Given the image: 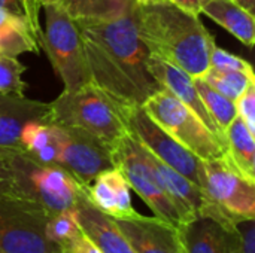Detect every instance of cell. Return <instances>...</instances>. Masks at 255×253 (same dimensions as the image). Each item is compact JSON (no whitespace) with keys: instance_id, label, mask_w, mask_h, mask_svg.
Listing matches in <instances>:
<instances>
[{"instance_id":"cell-1","label":"cell","mask_w":255,"mask_h":253,"mask_svg":"<svg viewBox=\"0 0 255 253\" xmlns=\"http://www.w3.org/2000/svg\"><path fill=\"white\" fill-rule=\"evenodd\" d=\"M91 82L124 106H142L161 89L146 67L133 12L106 21H75Z\"/></svg>"},{"instance_id":"cell-2","label":"cell","mask_w":255,"mask_h":253,"mask_svg":"<svg viewBox=\"0 0 255 253\" xmlns=\"http://www.w3.org/2000/svg\"><path fill=\"white\" fill-rule=\"evenodd\" d=\"M133 16L139 39L149 55L184 70L191 78H202L209 69L215 39L199 15L170 1L136 4Z\"/></svg>"},{"instance_id":"cell-3","label":"cell","mask_w":255,"mask_h":253,"mask_svg":"<svg viewBox=\"0 0 255 253\" xmlns=\"http://www.w3.org/2000/svg\"><path fill=\"white\" fill-rule=\"evenodd\" d=\"M123 109L124 104L90 82L64 89L51 101L46 124L87 133L112 149L128 133Z\"/></svg>"},{"instance_id":"cell-4","label":"cell","mask_w":255,"mask_h":253,"mask_svg":"<svg viewBox=\"0 0 255 253\" xmlns=\"http://www.w3.org/2000/svg\"><path fill=\"white\" fill-rule=\"evenodd\" d=\"M7 154L18 194L39 203L49 215L75 209L85 195V186L63 167L42 163L24 149H7Z\"/></svg>"},{"instance_id":"cell-5","label":"cell","mask_w":255,"mask_h":253,"mask_svg":"<svg viewBox=\"0 0 255 253\" xmlns=\"http://www.w3.org/2000/svg\"><path fill=\"white\" fill-rule=\"evenodd\" d=\"M205 197L202 213L232 230L245 221H255V183L242 177L224 158L203 161Z\"/></svg>"},{"instance_id":"cell-6","label":"cell","mask_w":255,"mask_h":253,"mask_svg":"<svg viewBox=\"0 0 255 253\" xmlns=\"http://www.w3.org/2000/svg\"><path fill=\"white\" fill-rule=\"evenodd\" d=\"M42 7L45 10V28H42L40 46L61 79L64 89H75L90 84V70L75 19L58 1Z\"/></svg>"},{"instance_id":"cell-7","label":"cell","mask_w":255,"mask_h":253,"mask_svg":"<svg viewBox=\"0 0 255 253\" xmlns=\"http://www.w3.org/2000/svg\"><path fill=\"white\" fill-rule=\"evenodd\" d=\"M142 107L157 125L202 161L224 158L226 145L167 89L161 88L152 94Z\"/></svg>"},{"instance_id":"cell-8","label":"cell","mask_w":255,"mask_h":253,"mask_svg":"<svg viewBox=\"0 0 255 253\" xmlns=\"http://www.w3.org/2000/svg\"><path fill=\"white\" fill-rule=\"evenodd\" d=\"M49 213L19 195L0 197V251L4 253H61L48 239Z\"/></svg>"},{"instance_id":"cell-9","label":"cell","mask_w":255,"mask_h":253,"mask_svg":"<svg viewBox=\"0 0 255 253\" xmlns=\"http://www.w3.org/2000/svg\"><path fill=\"white\" fill-rule=\"evenodd\" d=\"M114 167L126 177L130 189H133L151 209L152 216L160 218L175 227L181 225V218L175 206L167 198L152 166L146 149L127 133L111 149Z\"/></svg>"},{"instance_id":"cell-10","label":"cell","mask_w":255,"mask_h":253,"mask_svg":"<svg viewBox=\"0 0 255 253\" xmlns=\"http://www.w3.org/2000/svg\"><path fill=\"white\" fill-rule=\"evenodd\" d=\"M124 119L128 133L155 158L176 170L202 189L203 161L179 145L160 125H157L142 106H124Z\"/></svg>"},{"instance_id":"cell-11","label":"cell","mask_w":255,"mask_h":253,"mask_svg":"<svg viewBox=\"0 0 255 253\" xmlns=\"http://www.w3.org/2000/svg\"><path fill=\"white\" fill-rule=\"evenodd\" d=\"M57 140V164L85 188L102 171L112 169L111 148L99 139L73 130L51 125Z\"/></svg>"},{"instance_id":"cell-12","label":"cell","mask_w":255,"mask_h":253,"mask_svg":"<svg viewBox=\"0 0 255 253\" xmlns=\"http://www.w3.org/2000/svg\"><path fill=\"white\" fill-rule=\"evenodd\" d=\"M115 224L136 253H184L178 227L160 218L139 215Z\"/></svg>"},{"instance_id":"cell-13","label":"cell","mask_w":255,"mask_h":253,"mask_svg":"<svg viewBox=\"0 0 255 253\" xmlns=\"http://www.w3.org/2000/svg\"><path fill=\"white\" fill-rule=\"evenodd\" d=\"M87 200L103 215L114 221H126L139 216L131 204L130 186L117 169H108L99 173L85 188Z\"/></svg>"},{"instance_id":"cell-14","label":"cell","mask_w":255,"mask_h":253,"mask_svg":"<svg viewBox=\"0 0 255 253\" xmlns=\"http://www.w3.org/2000/svg\"><path fill=\"white\" fill-rule=\"evenodd\" d=\"M146 67H148L149 73L154 76V79L161 85V88L167 89L181 103H184L188 109H191L205 122V125L226 145L224 136L221 134V131L212 121L211 115L208 113V110L202 101V97L194 85V78H191L184 70H181L169 63H164L152 55H148Z\"/></svg>"},{"instance_id":"cell-15","label":"cell","mask_w":255,"mask_h":253,"mask_svg":"<svg viewBox=\"0 0 255 253\" xmlns=\"http://www.w3.org/2000/svg\"><path fill=\"white\" fill-rule=\"evenodd\" d=\"M49 103L0 94V148L22 149L21 131L30 122L46 124Z\"/></svg>"},{"instance_id":"cell-16","label":"cell","mask_w":255,"mask_h":253,"mask_svg":"<svg viewBox=\"0 0 255 253\" xmlns=\"http://www.w3.org/2000/svg\"><path fill=\"white\" fill-rule=\"evenodd\" d=\"M148 158L151 161V166H152L167 198L175 206V209L181 218V224L199 216L202 213L203 203H205L202 189L196 183H193L190 179H187L176 170L170 169L169 166L161 163L158 158H155L149 152H148Z\"/></svg>"},{"instance_id":"cell-17","label":"cell","mask_w":255,"mask_h":253,"mask_svg":"<svg viewBox=\"0 0 255 253\" xmlns=\"http://www.w3.org/2000/svg\"><path fill=\"white\" fill-rule=\"evenodd\" d=\"M78 222L85 236L103 253H136L127 239L123 236L115 221L99 212L88 200L87 194L78 201L76 207Z\"/></svg>"},{"instance_id":"cell-18","label":"cell","mask_w":255,"mask_h":253,"mask_svg":"<svg viewBox=\"0 0 255 253\" xmlns=\"http://www.w3.org/2000/svg\"><path fill=\"white\" fill-rule=\"evenodd\" d=\"M178 234L184 253H230V231L208 216L181 224Z\"/></svg>"},{"instance_id":"cell-19","label":"cell","mask_w":255,"mask_h":253,"mask_svg":"<svg viewBox=\"0 0 255 253\" xmlns=\"http://www.w3.org/2000/svg\"><path fill=\"white\" fill-rule=\"evenodd\" d=\"M202 13L226 28L245 46L253 48L255 42L254 13L233 0H211Z\"/></svg>"},{"instance_id":"cell-20","label":"cell","mask_w":255,"mask_h":253,"mask_svg":"<svg viewBox=\"0 0 255 253\" xmlns=\"http://www.w3.org/2000/svg\"><path fill=\"white\" fill-rule=\"evenodd\" d=\"M227 164L242 177L255 183V139L244 121L236 116L224 133Z\"/></svg>"},{"instance_id":"cell-21","label":"cell","mask_w":255,"mask_h":253,"mask_svg":"<svg viewBox=\"0 0 255 253\" xmlns=\"http://www.w3.org/2000/svg\"><path fill=\"white\" fill-rule=\"evenodd\" d=\"M40 45L28 24L22 18L0 9V55L37 54Z\"/></svg>"},{"instance_id":"cell-22","label":"cell","mask_w":255,"mask_h":253,"mask_svg":"<svg viewBox=\"0 0 255 253\" xmlns=\"http://www.w3.org/2000/svg\"><path fill=\"white\" fill-rule=\"evenodd\" d=\"M75 21H106L133 12L134 0H58Z\"/></svg>"},{"instance_id":"cell-23","label":"cell","mask_w":255,"mask_h":253,"mask_svg":"<svg viewBox=\"0 0 255 253\" xmlns=\"http://www.w3.org/2000/svg\"><path fill=\"white\" fill-rule=\"evenodd\" d=\"M194 85L202 97V101H203L208 113L211 115L212 121L215 122L218 130L224 136L226 130L230 127V124L238 116L236 103L233 100L224 97L218 91H215L203 78H194Z\"/></svg>"},{"instance_id":"cell-24","label":"cell","mask_w":255,"mask_h":253,"mask_svg":"<svg viewBox=\"0 0 255 253\" xmlns=\"http://www.w3.org/2000/svg\"><path fill=\"white\" fill-rule=\"evenodd\" d=\"M215 91L224 97L236 101L238 97L251 85L255 84V75H248L238 70H223L209 67L202 76Z\"/></svg>"},{"instance_id":"cell-25","label":"cell","mask_w":255,"mask_h":253,"mask_svg":"<svg viewBox=\"0 0 255 253\" xmlns=\"http://www.w3.org/2000/svg\"><path fill=\"white\" fill-rule=\"evenodd\" d=\"M81 233H82V230L78 222L75 209L54 213L48 219L46 236L60 251L63 249V246H66L70 240H73Z\"/></svg>"},{"instance_id":"cell-26","label":"cell","mask_w":255,"mask_h":253,"mask_svg":"<svg viewBox=\"0 0 255 253\" xmlns=\"http://www.w3.org/2000/svg\"><path fill=\"white\" fill-rule=\"evenodd\" d=\"M25 70L18 57L0 55V94L24 97L27 84L22 81V73Z\"/></svg>"},{"instance_id":"cell-27","label":"cell","mask_w":255,"mask_h":253,"mask_svg":"<svg viewBox=\"0 0 255 253\" xmlns=\"http://www.w3.org/2000/svg\"><path fill=\"white\" fill-rule=\"evenodd\" d=\"M0 9L22 18L28 24V27L31 28L33 34L36 36V39L40 45L42 27H40V21H39L40 6H39L37 0H0Z\"/></svg>"},{"instance_id":"cell-28","label":"cell","mask_w":255,"mask_h":253,"mask_svg":"<svg viewBox=\"0 0 255 253\" xmlns=\"http://www.w3.org/2000/svg\"><path fill=\"white\" fill-rule=\"evenodd\" d=\"M230 231V253H255L254 221H245Z\"/></svg>"},{"instance_id":"cell-29","label":"cell","mask_w":255,"mask_h":253,"mask_svg":"<svg viewBox=\"0 0 255 253\" xmlns=\"http://www.w3.org/2000/svg\"><path fill=\"white\" fill-rule=\"evenodd\" d=\"M209 67L223 69V70H238V72H244V73H248V75H254L253 66L247 60H244V58H241V57H238L235 54H230L226 49L218 48L217 45L212 48L211 66Z\"/></svg>"},{"instance_id":"cell-30","label":"cell","mask_w":255,"mask_h":253,"mask_svg":"<svg viewBox=\"0 0 255 253\" xmlns=\"http://www.w3.org/2000/svg\"><path fill=\"white\" fill-rule=\"evenodd\" d=\"M238 116L244 121L248 130L255 134V84H251L235 101Z\"/></svg>"},{"instance_id":"cell-31","label":"cell","mask_w":255,"mask_h":253,"mask_svg":"<svg viewBox=\"0 0 255 253\" xmlns=\"http://www.w3.org/2000/svg\"><path fill=\"white\" fill-rule=\"evenodd\" d=\"M3 195H19V194L13 180L7 149L0 148V197Z\"/></svg>"},{"instance_id":"cell-32","label":"cell","mask_w":255,"mask_h":253,"mask_svg":"<svg viewBox=\"0 0 255 253\" xmlns=\"http://www.w3.org/2000/svg\"><path fill=\"white\" fill-rule=\"evenodd\" d=\"M61 253H103L96 245L94 242L84 234H78L73 240H70L66 246H63Z\"/></svg>"},{"instance_id":"cell-33","label":"cell","mask_w":255,"mask_h":253,"mask_svg":"<svg viewBox=\"0 0 255 253\" xmlns=\"http://www.w3.org/2000/svg\"><path fill=\"white\" fill-rule=\"evenodd\" d=\"M211 0H172L173 4H176L178 7L190 12V13H194V15H200L202 13V9L209 3Z\"/></svg>"},{"instance_id":"cell-34","label":"cell","mask_w":255,"mask_h":253,"mask_svg":"<svg viewBox=\"0 0 255 253\" xmlns=\"http://www.w3.org/2000/svg\"><path fill=\"white\" fill-rule=\"evenodd\" d=\"M236 1L238 4H241L242 7H245L247 10L253 12L254 13V7H255V0H233Z\"/></svg>"},{"instance_id":"cell-35","label":"cell","mask_w":255,"mask_h":253,"mask_svg":"<svg viewBox=\"0 0 255 253\" xmlns=\"http://www.w3.org/2000/svg\"><path fill=\"white\" fill-rule=\"evenodd\" d=\"M172 0H134L137 6H145V4H161V3H170Z\"/></svg>"},{"instance_id":"cell-36","label":"cell","mask_w":255,"mask_h":253,"mask_svg":"<svg viewBox=\"0 0 255 253\" xmlns=\"http://www.w3.org/2000/svg\"><path fill=\"white\" fill-rule=\"evenodd\" d=\"M54 1H58V0H37L39 6L42 7L43 4H48V3H54Z\"/></svg>"},{"instance_id":"cell-37","label":"cell","mask_w":255,"mask_h":253,"mask_svg":"<svg viewBox=\"0 0 255 253\" xmlns=\"http://www.w3.org/2000/svg\"><path fill=\"white\" fill-rule=\"evenodd\" d=\"M0 253H4V252H3V251H0Z\"/></svg>"}]
</instances>
